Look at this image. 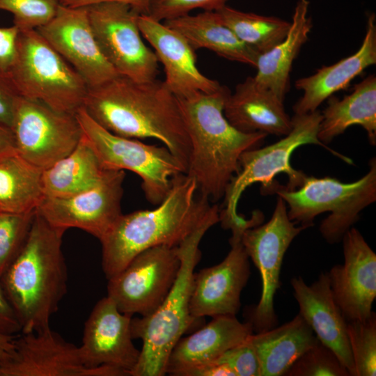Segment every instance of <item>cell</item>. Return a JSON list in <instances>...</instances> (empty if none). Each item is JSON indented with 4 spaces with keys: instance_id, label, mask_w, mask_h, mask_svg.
<instances>
[{
    "instance_id": "1",
    "label": "cell",
    "mask_w": 376,
    "mask_h": 376,
    "mask_svg": "<svg viewBox=\"0 0 376 376\" xmlns=\"http://www.w3.org/2000/svg\"><path fill=\"white\" fill-rule=\"evenodd\" d=\"M108 131L161 141L186 169L191 145L178 100L164 81H136L118 75L88 88L81 107Z\"/></svg>"
},
{
    "instance_id": "2",
    "label": "cell",
    "mask_w": 376,
    "mask_h": 376,
    "mask_svg": "<svg viewBox=\"0 0 376 376\" xmlns=\"http://www.w3.org/2000/svg\"><path fill=\"white\" fill-rule=\"evenodd\" d=\"M219 211L218 205H210L198 194L194 178L186 173L175 176L169 193L156 207L122 214L100 240L106 278L118 274L146 249L178 246Z\"/></svg>"
},
{
    "instance_id": "3",
    "label": "cell",
    "mask_w": 376,
    "mask_h": 376,
    "mask_svg": "<svg viewBox=\"0 0 376 376\" xmlns=\"http://www.w3.org/2000/svg\"><path fill=\"white\" fill-rule=\"evenodd\" d=\"M229 93L221 86L212 93L177 97L191 145L186 174L195 179L198 194L212 202L224 197L239 171L241 155L258 148L267 136L241 132L228 121L224 107Z\"/></svg>"
},
{
    "instance_id": "4",
    "label": "cell",
    "mask_w": 376,
    "mask_h": 376,
    "mask_svg": "<svg viewBox=\"0 0 376 376\" xmlns=\"http://www.w3.org/2000/svg\"><path fill=\"white\" fill-rule=\"evenodd\" d=\"M65 231L36 210L25 243L0 278L22 333L50 327V318L66 294L68 272L61 249Z\"/></svg>"
},
{
    "instance_id": "5",
    "label": "cell",
    "mask_w": 376,
    "mask_h": 376,
    "mask_svg": "<svg viewBox=\"0 0 376 376\" xmlns=\"http://www.w3.org/2000/svg\"><path fill=\"white\" fill-rule=\"evenodd\" d=\"M218 222V214L212 217L178 246L180 267L167 296L150 315L132 318V336L143 344L131 376L164 375L173 347L198 320L191 315L189 301L194 269L201 257L198 246L205 233Z\"/></svg>"
},
{
    "instance_id": "6",
    "label": "cell",
    "mask_w": 376,
    "mask_h": 376,
    "mask_svg": "<svg viewBox=\"0 0 376 376\" xmlns=\"http://www.w3.org/2000/svg\"><path fill=\"white\" fill-rule=\"evenodd\" d=\"M321 113L316 110L305 114H295L292 118L290 132L279 141L261 148H252L244 152L239 160V171L230 180L224 195V208L219 211V221L223 228L233 230L247 229L257 224V218L252 215L246 219L237 212V205L242 193L254 183L262 185L263 193H275L279 184L274 177L285 173L288 190L299 187L306 175L295 169L290 164L293 152L299 146L315 144L324 147L334 155L347 164H352L349 157L331 149L318 138Z\"/></svg>"
},
{
    "instance_id": "7",
    "label": "cell",
    "mask_w": 376,
    "mask_h": 376,
    "mask_svg": "<svg viewBox=\"0 0 376 376\" xmlns=\"http://www.w3.org/2000/svg\"><path fill=\"white\" fill-rule=\"evenodd\" d=\"M369 166L368 173L354 182L306 175L297 189L288 190L279 185L275 194L285 201L289 219L306 228L313 225L316 216L330 212L320 231L327 242L337 243L358 221L360 212L376 201L375 157Z\"/></svg>"
},
{
    "instance_id": "8",
    "label": "cell",
    "mask_w": 376,
    "mask_h": 376,
    "mask_svg": "<svg viewBox=\"0 0 376 376\" xmlns=\"http://www.w3.org/2000/svg\"><path fill=\"white\" fill-rule=\"evenodd\" d=\"M19 96L75 114L88 86L37 30L19 31L15 61L7 72Z\"/></svg>"
},
{
    "instance_id": "9",
    "label": "cell",
    "mask_w": 376,
    "mask_h": 376,
    "mask_svg": "<svg viewBox=\"0 0 376 376\" xmlns=\"http://www.w3.org/2000/svg\"><path fill=\"white\" fill-rule=\"evenodd\" d=\"M83 135L106 170H127L141 180L150 203L158 205L169 193L172 179L186 173L180 160L165 146L116 135L94 121L82 108L75 113Z\"/></svg>"
},
{
    "instance_id": "10",
    "label": "cell",
    "mask_w": 376,
    "mask_h": 376,
    "mask_svg": "<svg viewBox=\"0 0 376 376\" xmlns=\"http://www.w3.org/2000/svg\"><path fill=\"white\" fill-rule=\"evenodd\" d=\"M86 8L100 49L116 71L136 81L156 79L159 61L142 39L138 23L140 14L118 2L98 3Z\"/></svg>"
},
{
    "instance_id": "11",
    "label": "cell",
    "mask_w": 376,
    "mask_h": 376,
    "mask_svg": "<svg viewBox=\"0 0 376 376\" xmlns=\"http://www.w3.org/2000/svg\"><path fill=\"white\" fill-rule=\"evenodd\" d=\"M295 224L288 217L285 201L279 196L270 219L264 224L246 229L242 234V244L258 268L262 281L260 299L249 312L247 320L256 333L267 331L277 324L274 298L281 284L284 255L292 240L306 228Z\"/></svg>"
},
{
    "instance_id": "12",
    "label": "cell",
    "mask_w": 376,
    "mask_h": 376,
    "mask_svg": "<svg viewBox=\"0 0 376 376\" xmlns=\"http://www.w3.org/2000/svg\"><path fill=\"white\" fill-rule=\"evenodd\" d=\"M10 129L17 153L42 170L72 152L82 136L75 114L21 96L15 102Z\"/></svg>"
},
{
    "instance_id": "13",
    "label": "cell",
    "mask_w": 376,
    "mask_h": 376,
    "mask_svg": "<svg viewBox=\"0 0 376 376\" xmlns=\"http://www.w3.org/2000/svg\"><path fill=\"white\" fill-rule=\"evenodd\" d=\"M180 267L178 246L149 248L108 279L107 296L123 313L148 315L167 296Z\"/></svg>"
},
{
    "instance_id": "14",
    "label": "cell",
    "mask_w": 376,
    "mask_h": 376,
    "mask_svg": "<svg viewBox=\"0 0 376 376\" xmlns=\"http://www.w3.org/2000/svg\"><path fill=\"white\" fill-rule=\"evenodd\" d=\"M125 172L108 170L97 186L65 198L45 197L36 210L52 226L75 228L100 240L123 214Z\"/></svg>"
},
{
    "instance_id": "15",
    "label": "cell",
    "mask_w": 376,
    "mask_h": 376,
    "mask_svg": "<svg viewBox=\"0 0 376 376\" xmlns=\"http://www.w3.org/2000/svg\"><path fill=\"white\" fill-rule=\"evenodd\" d=\"M15 357L0 368V376H128L109 366L86 367L79 347L64 340L50 327L22 333L15 339Z\"/></svg>"
},
{
    "instance_id": "16",
    "label": "cell",
    "mask_w": 376,
    "mask_h": 376,
    "mask_svg": "<svg viewBox=\"0 0 376 376\" xmlns=\"http://www.w3.org/2000/svg\"><path fill=\"white\" fill-rule=\"evenodd\" d=\"M37 31L81 75L88 88L120 75L100 49L86 7L60 3L54 17Z\"/></svg>"
},
{
    "instance_id": "17",
    "label": "cell",
    "mask_w": 376,
    "mask_h": 376,
    "mask_svg": "<svg viewBox=\"0 0 376 376\" xmlns=\"http://www.w3.org/2000/svg\"><path fill=\"white\" fill-rule=\"evenodd\" d=\"M342 241L344 263L327 272L332 295L347 322L365 320L376 297V254L355 228Z\"/></svg>"
},
{
    "instance_id": "18",
    "label": "cell",
    "mask_w": 376,
    "mask_h": 376,
    "mask_svg": "<svg viewBox=\"0 0 376 376\" xmlns=\"http://www.w3.org/2000/svg\"><path fill=\"white\" fill-rule=\"evenodd\" d=\"M242 235L232 234L231 249L219 264L194 274L189 301L191 316L236 315L240 297L251 274L249 258L242 244Z\"/></svg>"
},
{
    "instance_id": "19",
    "label": "cell",
    "mask_w": 376,
    "mask_h": 376,
    "mask_svg": "<svg viewBox=\"0 0 376 376\" xmlns=\"http://www.w3.org/2000/svg\"><path fill=\"white\" fill-rule=\"evenodd\" d=\"M132 318L120 312L109 296L96 303L85 322L79 347L86 367L109 366L131 375L140 357V350L132 342Z\"/></svg>"
},
{
    "instance_id": "20",
    "label": "cell",
    "mask_w": 376,
    "mask_h": 376,
    "mask_svg": "<svg viewBox=\"0 0 376 376\" xmlns=\"http://www.w3.org/2000/svg\"><path fill=\"white\" fill-rule=\"evenodd\" d=\"M138 23L143 38L163 65L165 85L177 97L198 91L212 93L221 88L217 81L201 72L195 49L180 33L148 15H140Z\"/></svg>"
},
{
    "instance_id": "21",
    "label": "cell",
    "mask_w": 376,
    "mask_h": 376,
    "mask_svg": "<svg viewBox=\"0 0 376 376\" xmlns=\"http://www.w3.org/2000/svg\"><path fill=\"white\" fill-rule=\"evenodd\" d=\"M290 283L299 305V314L318 339L335 353L350 376H355L347 322L334 299L327 272L321 273L311 285L301 276L292 278Z\"/></svg>"
},
{
    "instance_id": "22",
    "label": "cell",
    "mask_w": 376,
    "mask_h": 376,
    "mask_svg": "<svg viewBox=\"0 0 376 376\" xmlns=\"http://www.w3.org/2000/svg\"><path fill=\"white\" fill-rule=\"evenodd\" d=\"M253 334L251 324L235 315H220L191 335L181 338L169 354L166 374L185 376L190 370L214 361Z\"/></svg>"
},
{
    "instance_id": "23",
    "label": "cell",
    "mask_w": 376,
    "mask_h": 376,
    "mask_svg": "<svg viewBox=\"0 0 376 376\" xmlns=\"http://www.w3.org/2000/svg\"><path fill=\"white\" fill-rule=\"evenodd\" d=\"M376 63L375 15L367 20L362 44L353 54L330 65H324L307 77L297 79L295 86L303 95L293 106L295 114H305L318 107L336 92L346 89L365 69Z\"/></svg>"
},
{
    "instance_id": "24",
    "label": "cell",
    "mask_w": 376,
    "mask_h": 376,
    "mask_svg": "<svg viewBox=\"0 0 376 376\" xmlns=\"http://www.w3.org/2000/svg\"><path fill=\"white\" fill-rule=\"evenodd\" d=\"M283 102L274 92L258 84L253 77H248L236 86L233 93L228 94L224 114L241 132L285 136L290 132L292 121Z\"/></svg>"
},
{
    "instance_id": "25",
    "label": "cell",
    "mask_w": 376,
    "mask_h": 376,
    "mask_svg": "<svg viewBox=\"0 0 376 376\" xmlns=\"http://www.w3.org/2000/svg\"><path fill=\"white\" fill-rule=\"evenodd\" d=\"M162 22L180 33L195 50L207 49L226 59L256 68L260 54L243 43L217 11L203 10Z\"/></svg>"
},
{
    "instance_id": "26",
    "label": "cell",
    "mask_w": 376,
    "mask_h": 376,
    "mask_svg": "<svg viewBox=\"0 0 376 376\" xmlns=\"http://www.w3.org/2000/svg\"><path fill=\"white\" fill-rule=\"evenodd\" d=\"M260 376L284 375L293 363L319 340L305 320L297 314L279 327L252 334Z\"/></svg>"
},
{
    "instance_id": "27",
    "label": "cell",
    "mask_w": 376,
    "mask_h": 376,
    "mask_svg": "<svg viewBox=\"0 0 376 376\" xmlns=\"http://www.w3.org/2000/svg\"><path fill=\"white\" fill-rule=\"evenodd\" d=\"M309 1L299 0L295 6L290 26L285 38L268 52L258 56L255 80L274 92L284 101L290 89L293 61L306 42L313 27L308 15Z\"/></svg>"
},
{
    "instance_id": "28",
    "label": "cell",
    "mask_w": 376,
    "mask_h": 376,
    "mask_svg": "<svg viewBox=\"0 0 376 376\" xmlns=\"http://www.w3.org/2000/svg\"><path fill=\"white\" fill-rule=\"evenodd\" d=\"M318 139L327 145L348 127L359 125L369 142L376 143V77L370 75L354 85L352 92L339 100L331 96L321 113Z\"/></svg>"
},
{
    "instance_id": "29",
    "label": "cell",
    "mask_w": 376,
    "mask_h": 376,
    "mask_svg": "<svg viewBox=\"0 0 376 376\" xmlns=\"http://www.w3.org/2000/svg\"><path fill=\"white\" fill-rule=\"evenodd\" d=\"M107 171L82 133L72 152L42 171L45 196L65 198L86 191L100 183Z\"/></svg>"
},
{
    "instance_id": "30",
    "label": "cell",
    "mask_w": 376,
    "mask_h": 376,
    "mask_svg": "<svg viewBox=\"0 0 376 376\" xmlns=\"http://www.w3.org/2000/svg\"><path fill=\"white\" fill-rule=\"evenodd\" d=\"M42 169L17 153L0 159V211L26 213L45 198Z\"/></svg>"
},
{
    "instance_id": "31",
    "label": "cell",
    "mask_w": 376,
    "mask_h": 376,
    "mask_svg": "<svg viewBox=\"0 0 376 376\" xmlns=\"http://www.w3.org/2000/svg\"><path fill=\"white\" fill-rule=\"evenodd\" d=\"M216 11L243 43L260 54L281 42L290 26V22L283 19L242 12L227 5Z\"/></svg>"
},
{
    "instance_id": "32",
    "label": "cell",
    "mask_w": 376,
    "mask_h": 376,
    "mask_svg": "<svg viewBox=\"0 0 376 376\" xmlns=\"http://www.w3.org/2000/svg\"><path fill=\"white\" fill-rule=\"evenodd\" d=\"M347 330L355 376H375V313L365 320L347 321Z\"/></svg>"
},
{
    "instance_id": "33",
    "label": "cell",
    "mask_w": 376,
    "mask_h": 376,
    "mask_svg": "<svg viewBox=\"0 0 376 376\" xmlns=\"http://www.w3.org/2000/svg\"><path fill=\"white\" fill-rule=\"evenodd\" d=\"M36 210L26 213L0 211V278L25 243Z\"/></svg>"
},
{
    "instance_id": "34",
    "label": "cell",
    "mask_w": 376,
    "mask_h": 376,
    "mask_svg": "<svg viewBox=\"0 0 376 376\" xmlns=\"http://www.w3.org/2000/svg\"><path fill=\"white\" fill-rule=\"evenodd\" d=\"M285 376H350L335 353L320 340L305 352Z\"/></svg>"
},
{
    "instance_id": "35",
    "label": "cell",
    "mask_w": 376,
    "mask_h": 376,
    "mask_svg": "<svg viewBox=\"0 0 376 376\" xmlns=\"http://www.w3.org/2000/svg\"><path fill=\"white\" fill-rule=\"evenodd\" d=\"M59 0H0V10L10 13L19 31L37 30L56 15Z\"/></svg>"
},
{
    "instance_id": "36",
    "label": "cell",
    "mask_w": 376,
    "mask_h": 376,
    "mask_svg": "<svg viewBox=\"0 0 376 376\" xmlns=\"http://www.w3.org/2000/svg\"><path fill=\"white\" fill-rule=\"evenodd\" d=\"M227 0H152L148 15L163 22L189 14L196 9L216 11L226 5Z\"/></svg>"
},
{
    "instance_id": "37",
    "label": "cell",
    "mask_w": 376,
    "mask_h": 376,
    "mask_svg": "<svg viewBox=\"0 0 376 376\" xmlns=\"http://www.w3.org/2000/svg\"><path fill=\"white\" fill-rule=\"evenodd\" d=\"M250 336L242 343L226 350L214 361L228 366L236 376H260L259 361Z\"/></svg>"
},
{
    "instance_id": "38",
    "label": "cell",
    "mask_w": 376,
    "mask_h": 376,
    "mask_svg": "<svg viewBox=\"0 0 376 376\" xmlns=\"http://www.w3.org/2000/svg\"><path fill=\"white\" fill-rule=\"evenodd\" d=\"M19 96L8 74L0 70V125L11 127L15 102Z\"/></svg>"
},
{
    "instance_id": "39",
    "label": "cell",
    "mask_w": 376,
    "mask_h": 376,
    "mask_svg": "<svg viewBox=\"0 0 376 376\" xmlns=\"http://www.w3.org/2000/svg\"><path fill=\"white\" fill-rule=\"evenodd\" d=\"M19 29L14 24L0 26V70L8 72L13 66L17 54Z\"/></svg>"
},
{
    "instance_id": "40",
    "label": "cell",
    "mask_w": 376,
    "mask_h": 376,
    "mask_svg": "<svg viewBox=\"0 0 376 376\" xmlns=\"http://www.w3.org/2000/svg\"><path fill=\"white\" fill-rule=\"evenodd\" d=\"M22 331V327L10 304L0 279V332L16 335Z\"/></svg>"
},
{
    "instance_id": "41",
    "label": "cell",
    "mask_w": 376,
    "mask_h": 376,
    "mask_svg": "<svg viewBox=\"0 0 376 376\" xmlns=\"http://www.w3.org/2000/svg\"><path fill=\"white\" fill-rule=\"evenodd\" d=\"M152 0H61L60 3L70 7H86L102 2H118L130 6L140 15H148Z\"/></svg>"
},
{
    "instance_id": "42",
    "label": "cell",
    "mask_w": 376,
    "mask_h": 376,
    "mask_svg": "<svg viewBox=\"0 0 376 376\" xmlns=\"http://www.w3.org/2000/svg\"><path fill=\"white\" fill-rule=\"evenodd\" d=\"M185 376H236L228 366L215 361L189 371Z\"/></svg>"
},
{
    "instance_id": "43",
    "label": "cell",
    "mask_w": 376,
    "mask_h": 376,
    "mask_svg": "<svg viewBox=\"0 0 376 376\" xmlns=\"http://www.w3.org/2000/svg\"><path fill=\"white\" fill-rule=\"evenodd\" d=\"M16 336L0 332V368L6 366L15 358Z\"/></svg>"
},
{
    "instance_id": "44",
    "label": "cell",
    "mask_w": 376,
    "mask_h": 376,
    "mask_svg": "<svg viewBox=\"0 0 376 376\" xmlns=\"http://www.w3.org/2000/svg\"><path fill=\"white\" fill-rule=\"evenodd\" d=\"M17 153L11 129L0 125V159Z\"/></svg>"
},
{
    "instance_id": "45",
    "label": "cell",
    "mask_w": 376,
    "mask_h": 376,
    "mask_svg": "<svg viewBox=\"0 0 376 376\" xmlns=\"http://www.w3.org/2000/svg\"><path fill=\"white\" fill-rule=\"evenodd\" d=\"M61 1V0H59V1Z\"/></svg>"
}]
</instances>
